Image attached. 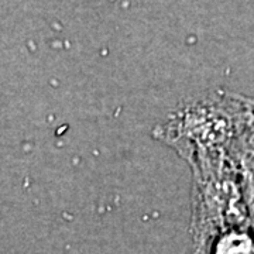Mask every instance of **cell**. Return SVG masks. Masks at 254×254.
<instances>
[{"mask_svg":"<svg viewBox=\"0 0 254 254\" xmlns=\"http://www.w3.org/2000/svg\"><path fill=\"white\" fill-rule=\"evenodd\" d=\"M153 137L187 163L205 153H226L236 163L254 147L249 96L219 89L184 100L154 127Z\"/></svg>","mask_w":254,"mask_h":254,"instance_id":"6da1fadb","label":"cell"},{"mask_svg":"<svg viewBox=\"0 0 254 254\" xmlns=\"http://www.w3.org/2000/svg\"><path fill=\"white\" fill-rule=\"evenodd\" d=\"M192 173L190 236L196 254L220 233L253 227L236 163L226 153H205L188 161Z\"/></svg>","mask_w":254,"mask_h":254,"instance_id":"7a4b0ae2","label":"cell"},{"mask_svg":"<svg viewBox=\"0 0 254 254\" xmlns=\"http://www.w3.org/2000/svg\"><path fill=\"white\" fill-rule=\"evenodd\" d=\"M209 254H254V229L237 227L220 233L209 246Z\"/></svg>","mask_w":254,"mask_h":254,"instance_id":"3957f363","label":"cell"},{"mask_svg":"<svg viewBox=\"0 0 254 254\" xmlns=\"http://www.w3.org/2000/svg\"><path fill=\"white\" fill-rule=\"evenodd\" d=\"M240 181L245 192L246 202L250 210L252 220L254 218V147L249 148L236 161Z\"/></svg>","mask_w":254,"mask_h":254,"instance_id":"277c9868","label":"cell"},{"mask_svg":"<svg viewBox=\"0 0 254 254\" xmlns=\"http://www.w3.org/2000/svg\"><path fill=\"white\" fill-rule=\"evenodd\" d=\"M249 102H250V106H252V109H253L254 113V98H250V96H249Z\"/></svg>","mask_w":254,"mask_h":254,"instance_id":"5b68a950","label":"cell"},{"mask_svg":"<svg viewBox=\"0 0 254 254\" xmlns=\"http://www.w3.org/2000/svg\"><path fill=\"white\" fill-rule=\"evenodd\" d=\"M252 226H253V229H254V218H253V220H252Z\"/></svg>","mask_w":254,"mask_h":254,"instance_id":"8992f818","label":"cell"}]
</instances>
